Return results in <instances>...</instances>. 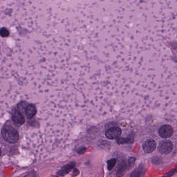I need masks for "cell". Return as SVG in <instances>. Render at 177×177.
<instances>
[{
    "label": "cell",
    "mask_w": 177,
    "mask_h": 177,
    "mask_svg": "<svg viewBox=\"0 0 177 177\" xmlns=\"http://www.w3.org/2000/svg\"><path fill=\"white\" fill-rule=\"evenodd\" d=\"M121 129L117 127H112L109 129L106 133L107 138L109 139H115L119 138L121 135Z\"/></svg>",
    "instance_id": "4"
},
{
    "label": "cell",
    "mask_w": 177,
    "mask_h": 177,
    "mask_svg": "<svg viewBox=\"0 0 177 177\" xmlns=\"http://www.w3.org/2000/svg\"><path fill=\"white\" fill-rule=\"evenodd\" d=\"M12 117V121L17 124L22 125L24 124L25 121V119L24 115H22V113L17 109L13 111Z\"/></svg>",
    "instance_id": "6"
},
{
    "label": "cell",
    "mask_w": 177,
    "mask_h": 177,
    "mask_svg": "<svg viewBox=\"0 0 177 177\" xmlns=\"http://www.w3.org/2000/svg\"><path fill=\"white\" fill-rule=\"evenodd\" d=\"M173 149V143L171 141L168 140H164L160 142L158 147V150L162 154H168Z\"/></svg>",
    "instance_id": "2"
},
{
    "label": "cell",
    "mask_w": 177,
    "mask_h": 177,
    "mask_svg": "<svg viewBox=\"0 0 177 177\" xmlns=\"http://www.w3.org/2000/svg\"><path fill=\"white\" fill-rule=\"evenodd\" d=\"M126 163L125 162H122L121 164L117 171V177H121L122 176H123L126 171Z\"/></svg>",
    "instance_id": "10"
},
{
    "label": "cell",
    "mask_w": 177,
    "mask_h": 177,
    "mask_svg": "<svg viewBox=\"0 0 177 177\" xmlns=\"http://www.w3.org/2000/svg\"><path fill=\"white\" fill-rule=\"evenodd\" d=\"M177 172V169H174L172 170L171 171H170L169 172H168L166 174H165L164 176L162 177H171L172 176L174 175L175 174H176Z\"/></svg>",
    "instance_id": "14"
},
{
    "label": "cell",
    "mask_w": 177,
    "mask_h": 177,
    "mask_svg": "<svg viewBox=\"0 0 177 177\" xmlns=\"http://www.w3.org/2000/svg\"><path fill=\"white\" fill-rule=\"evenodd\" d=\"M158 133L160 136L163 138H168L173 135L174 130L171 126L169 125H164L159 129Z\"/></svg>",
    "instance_id": "3"
},
{
    "label": "cell",
    "mask_w": 177,
    "mask_h": 177,
    "mask_svg": "<svg viewBox=\"0 0 177 177\" xmlns=\"http://www.w3.org/2000/svg\"><path fill=\"white\" fill-rule=\"evenodd\" d=\"M156 147V143L152 139H148L145 141L143 145V150L146 153H152L155 150Z\"/></svg>",
    "instance_id": "5"
},
{
    "label": "cell",
    "mask_w": 177,
    "mask_h": 177,
    "mask_svg": "<svg viewBox=\"0 0 177 177\" xmlns=\"http://www.w3.org/2000/svg\"><path fill=\"white\" fill-rule=\"evenodd\" d=\"M117 142L118 144H125V143L131 144V143H133V138H120L117 140Z\"/></svg>",
    "instance_id": "11"
},
{
    "label": "cell",
    "mask_w": 177,
    "mask_h": 177,
    "mask_svg": "<svg viewBox=\"0 0 177 177\" xmlns=\"http://www.w3.org/2000/svg\"><path fill=\"white\" fill-rule=\"evenodd\" d=\"M1 35L3 37H6L10 35V31L6 28H2L1 29Z\"/></svg>",
    "instance_id": "13"
},
{
    "label": "cell",
    "mask_w": 177,
    "mask_h": 177,
    "mask_svg": "<svg viewBox=\"0 0 177 177\" xmlns=\"http://www.w3.org/2000/svg\"><path fill=\"white\" fill-rule=\"evenodd\" d=\"M144 172V168H137L132 172L131 177H142Z\"/></svg>",
    "instance_id": "9"
},
{
    "label": "cell",
    "mask_w": 177,
    "mask_h": 177,
    "mask_svg": "<svg viewBox=\"0 0 177 177\" xmlns=\"http://www.w3.org/2000/svg\"><path fill=\"white\" fill-rule=\"evenodd\" d=\"M74 163L73 164H69L68 165H66L61 169L59 171V175L61 176H64L65 175L68 174L69 172L70 171L71 169L74 167Z\"/></svg>",
    "instance_id": "8"
},
{
    "label": "cell",
    "mask_w": 177,
    "mask_h": 177,
    "mask_svg": "<svg viewBox=\"0 0 177 177\" xmlns=\"http://www.w3.org/2000/svg\"><path fill=\"white\" fill-rule=\"evenodd\" d=\"M116 162H117V160L115 158H113V159H111L110 160H108L107 162L108 170H111L114 167V166L116 164Z\"/></svg>",
    "instance_id": "12"
},
{
    "label": "cell",
    "mask_w": 177,
    "mask_h": 177,
    "mask_svg": "<svg viewBox=\"0 0 177 177\" xmlns=\"http://www.w3.org/2000/svg\"><path fill=\"white\" fill-rule=\"evenodd\" d=\"M37 113V108L33 103L29 104L27 107L25 114L28 119H31Z\"/></svg>",
    "instance_id": "7"
},
{
    "label": "cell",
    "mask_w": 177,
    "mask_h": 177,
    "mask_svg": "<svg viewBox=\"0 0 177 177\" xmlns=\"http://www.w3.org/2000/svg\"><path fill=\"white\" fill-rule=\"evenodd\" d=\"M1 133L4 139L10 143H16L19 139L18 131L12 127H4L2 129Z\"/></svg>",
    "instance_id": "1"
}]
</instances>
